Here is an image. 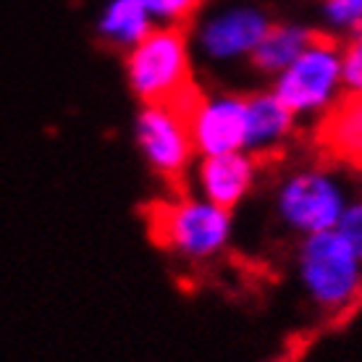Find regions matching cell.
<instances>
[{"mask_svg":"<svg viewBox=\"0 0 362 362\" xmlns=\"http://www.w3.org/2000/svg\"><path fill=\"white\" fill-rule=\"evenodd\" d=\"M129 84L145 105H165L192 87L189 50L184 27L150 29L127 58Z\"/></svg>","mask_w":362,"mask_h":362,"instance_id":"6da1fadb","label":"cell"},{"mask_svg":"<svg viewBox=\"0 0 362 362\" xmlns=\"http://www.w3.org/2000/svg\"><path fill=\"white\" fill-rule=\"evenodd\" d=\"M147 231L158 247L184 257H210L226 245L231 231L228 210L197 202L187 194L158 199L145 208Z\"/></svg>","mask_w":362,"mask_h":362,"instance_id":"7a4b0ae2","label":"cell"},{"mask_svg":"<svg viewBox=\"0 0 362 362\" xmlns=\"http://www.w3.org/2000/svg\"><path fill=\"white\" fill-rule=\"evenodd\" d=\"M299 271L320 308H352L362 291V263L336 228L310 234L302 245Z\"/></svg>","mask_w":362,"mask_h":362,"instance_id":"3957f363","label":"cell"},{"mask_svg":"<svg viewBox=\"0 0 362 362\" xmlns=\"http://www.w3.org/2000/svg\"><path fill=\"white\" fill-rule=\"evenodd\" d=\"M341 84V50L334 37L313 32L308 47L279 76L276 98L291 110L305 113L328 105Z\"/></svg>","mask_w":362,"mask_h":362,"instance_id":"277c9868","label":"cell"},{"mask_svg":"<svg viewBox=\"0 0 362 362\" xmlns=\"http://www.w3.org/2000/svg\"><path fill=\"white\" fill-rule=\"evenodd\" d=\"M136 139L153 171L181 194L189 158L194 153L189 118L171 105H145L136 118Z\"/></svg>","mask_w":362,"mask_h":362,"instance_id":"5b68a950","label":"cell"},{"mask_svg":"<svg viewBox=\"0 0 362 362\" xmlns=\"http://www.w3.org/2000/svg\"><path fill=\"white\" fill-rule=\"evenodd\" d=\"M281 216L305 234L331 231L344 213V197L326 173H299L279 197Z\"/></svg>","mask_w":362,"mask_h":362,"instance_id":"8992f818","label":"cell"},{"mask_svg":"<svg viewBox=\"0 0 362 362\" xmlns=\"http://www.w3.org/2000/svg\"><path fill=\"white\" fill-rule=\"evenodd\" d=\"M192 142L202 155L239 153L247 142L245 98L202 100L192 118Z\"/></svg>","mask_w":362,"mask_h":362,"instance_id":"52a82bcc","label":"cell"},{"mask_svg":"<svg viewBox=\"0 0 362 362\" xmlns=\"http://www.w3.org/2000/svg\"><path fill=\"white\" fill-rule=\"evenodd\" d=\"M315 142L334 160L362 171V95L346 92L317 124Z\"/></svg>","mask_w":362,"mask_h":362,"instance_id":"ba28073f","label":"cell"},{"mask_svg":"<svg viewBox=\"0 0 362 362\" xmlns=\"http://www.w3.org/2000/svg\"><path fill=\"white\" fill-rule=\"evenodd\" d=\"M255 160L252 155L239 153H221V155H205L202 168H199V181L202 189L208 194V202L221 210H231L245 197L255 176Z\"/></svg>","mask_w":362,"mask_h":362,"instance_id":"9c48e42d","label":"cell"},{"mask_svg":"<svg viewBox=\"0 0 362 362\" xmlns=\"http://www.w3.org/2000/svg\"><path fill=\"white\" fill-rule=\"evenodd\" d=\"M268 18L257 11L239 8L231 13L213 18L202 32V47L213 58H234L242 53H252L257 42L268 32Z\"/></svg>","mask_w":362,"mask_h":362,"instance_id":"30bf717a","label":"cell"},{"mask_svg":"<svg viewBox=\"0 0 362 362\" xmlns=\"http://www.w3.org/2000/svg\"><path fill=\"white\" fill-rule=\"evenodd\" d=\"M247 103V142L252 158H263L291 132V113L276 95H252Z\"/></svg>","mask_w":362,"mask_h":362,"instance_id":"8fae6325","label":"cell"},{"mask_svg":"<svg viewBox=\"0 0 362 362\" xmlns=\"http://www.w3.org/2000/svg\"><path fill=\"white\" fill-rule=\"evenodd\" d=\"M100 35L110 47H132L153 29V16L147 13L142 0H113L103 18Z\"/></svg>","mask_w":362,"mask_h":362,"instance_id":"7c38bea8","label":"cell"},{"mask_svg":"<svg viewBox=\"0 0 362 362\" xmlns=\"http://www.w3.org/2000/svg\"><path fill=\"white\" fill-rule=\"evenodd\" d=\"M313 40L310 29L299 27H268L263 40L252 50V64L263 71H284Z\"/></svg>","mask_w":362,"mask_h":362,"instance_id":"4fadbf2b","label":"cell"},{"mask_svg":"<svg viewBox=\"0 0 362 362\" xmlns=\"http://www.w3.org/2000/svg\"><path fill=\"white\" fill-rule=\"evenodd\" d=\"M202 0H142V6L147 8V13L160 21L184 27L192 18V13L199 8Z\"/></svg>","mask_w":362,"mask_h":362,"instance_id":"5bb4252c","label":"cell"},{"mask_svg":"<svg viewBox=\"0 0 362 362\" xmlns=\"http://www.w3.org/2000/svg\"><path fill=\"white\" fill-rule=\"evenodd\" d=\"M341 82L349 92L362 95V27L341 53Z\"/></svg>","mask_w":362,"mask_h":362,"instance_id":"9a60e30c","label":"cell"},{"mask_svg":"<svg viewBox=\"0 0 362 362\" xmlns=\"http://www.w3.org/2000/svg\"><path fill=\"white\" fill-rule=\"evenodd\" d=\"M336 231L344 236L346 245L352 247L362 263V202H357L352 208H344L339 223H336Z\"/></svg>","mask_w":362,"mask_h":362,"instance_id":"2e32d148","label":"cell"},{"mask_svg":"<svg viewBox=\"0 0 362 362\" xmlns=\"http://www.w3.org/2000/svg\"><path fill=\"white\" fill-rule=\"evenodd\" d=\"M326 16L336 27H362V0H326Z\"/></svg>","mask_w":362,"mask_h":362,"instance_id":"e0dca14e","label":"cell"}]
</instances>
